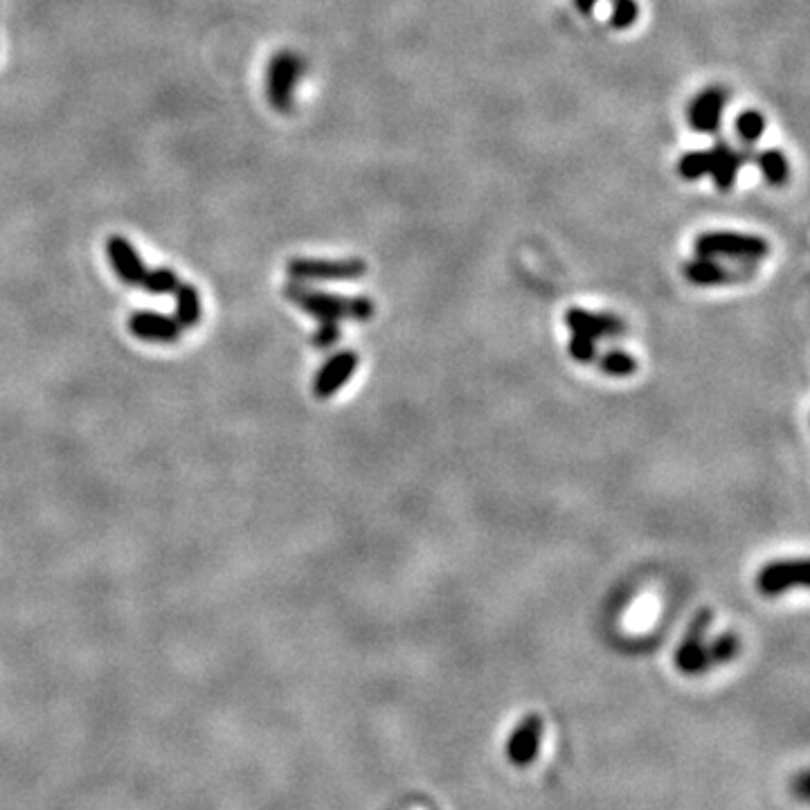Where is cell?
<instances>
[{
    "instance_id": "obj_1",
    "label": "cell",
    "mask_w": 810,
    "mask_h": 810,
    "mask_svg": "<svg viewBox=\"0 0 810 810\" xmlns=\"http://www.w3.org/2000/svg\"><path fill=\"white\" fill-rule=\"evenodd\" d=\"M106 255L111 259L115 275L122 279L124 284L140 286L144 291L167 295L174 293L178 288V277L171 268H147L142 264L138 250L133 248L131 241H126L120 234H115L106 241Z\"/></svg>"
},
{
    "instance_id": "obj_2",
    "label": "cell",
    "mask_w": 810,
    "mask_h": 810,
    "mask_svg": "<svg viewBox=\"0 0 810 810\" xmlns=\"http://www.w3.org/2000/svg\"><path fill=\"white\" fill-rule=\"evenodd\" d=\"M284 295L302 311L313 315L320 324H338L340 320H369L374 315V304L367 297H342L322 291H313L302 284H288Z\"/></svg>"
},
{
    "instance_id": "obj_3",
    "label": "cell",
    "mask_w": 810,
    "mask_h": 810,
    "mask_svg": "<svg viewBox=\"0 0 810 810\" xmlns=\"http://www.w3.org/2000/svg\"><path fill=\"white\" fill-rule=\"evenodd\" d=\"M698 257L714 259H736V261H759L770 252V243L756 234L732 232V230H709L698 234L696 243Z\"/></svg>"
},
{
    "instance_id": "obj_4",
    "label": "cell",
    "mask_w": 810,
    "mask_h": 810,
    "mask_svg": "<svg viewBox=\"0 0 810 810\" xmlns=\"http://www.w3.org/2000/svg\"><path fill=\"white\" fill-rule=\"evenodd\" d=\"M304 75V59L295 50H279L266 68V97L277 113H291L295 86Z\"/></svg>"
},
{
    "instance_id": "obj_5",
    "label": "cell",
    "mask_w": 810,
    "mask_h": 810,
    "mask_svg": "<svg viewBox=\"0 0 810 810\" xmlns=\"http://www.w3.org/2000/svg\"><path fill=\"white\" fill-rule=\"evenodd\" d=\"M288 275L295 279H311V282H349L360 279L367 273V264L360 259H291Z\"/></svg>"
},
{
    "instance_id": "obj_6",
    "label": "cell",
    "mask_w": 810,
    "mask_h": 810,
    "mask_svg": "<svg viewBox=\"0 0 810 810\" xmlns=\"http://www.w3.org/2000/svg\"><path fill=\"white\" fill-rule=\"evenodd\" d=\"M684 277L696 286H718V284H738L752 279L756 268L752 261L745 266H725L716 261L714 257H698L691 259L682 266Z\"/></svg>"
},
{
    "instance_id": "obj_7",
    "label": "cell",
    "mask_w": 810,
    "mask_h": 810,
    "mask_svg": "<svg viewBox=\"0 0 810 810\" xmlns=\"http://www.w3.org/2000/svg\"><path fill=\"white\" fill-rule=\"evenodd\" d=\"M711 624V610L702 608L693 621L689 624L687 635H684L682 644L675 653V664L684 673H698L702 669H707L709 655L705 646V633Z\"/></svg>"
},
{
    "instance_id": "obj_8",
    "label": "cell",
    "mask_w": 810,
    "mask_h": 810,
    "mask_svg": "<svg viewBox=\"0 0 810 810\" xmlns=\"http://www.w3.org/2000/svg\"><path fill=\"white\" fill-rule=\"evenodd\" d=\"M729 93L720 86H711L693 99L689 108V122L696 133H716L723 124V113Z\"/></svg>"
},
{
    "instance_id": "obj_9",
    "label": "cell",
    "mask_w": 810,
    "mask_h": 810,
    "mask_svg": "<svg viewBox=\"0 0 810 810\" xmlns=\"http://www.w3.org/2000/svg\"><path fill=\"white\" fill-rule=\"evenodd\" d=\"M808 583V563L804 558L799 561H781L765 565L759 574V590L765 597H777L790 588H804Z\"/></svg>"
},
{
    "instance_id": "obj_10",
    "label": "cell",
    "mask_w": 810,
    "mask_h": 810,
    "mask_svg": "<svg viewBox=\"0 0 810 810\" xmlns=\"http://www.w3.org/2000/svg\"><path fill=\"white\" fill-rule=\"evenodd\" d=\"M567 327L572 329V333H579L590 340L599 338H619L626 333V324L617 315L610 313H590L585 309H570L565 313Z\"/></svg>"
},
{
    "instance_id": "obj_11",
    "label": "cell",
    "mask_w": 810,
    "mask_h": 810,
    "mask_svg": "<svg viewBox=\"0 0 810 810\" xmlns=\"http://www.w3.org/2000/svg\"><path fill=\"white\" fill-rule=\"evenodd\" d=\"M358 367V356L354 351H340V354L331 356L327 363L320 367L318 376H315L313 392L318 399H331L340 387H345L349 383L351 374L356 372Z\"/></svg>"
},
{
    "instance_id": "obj_12",
    "label": "cell",
    "mask_w": 810,
    "mask_h": 810,
    "mask_svg": "<svg viewBox=\"0 0 810 810\" xmlns=\"http://www.w3.org/2000/svg\"><path fill=\"white\" fill-rule=\"evenodd\" d=\"M747 153L732 149V144L727 140H718L714 144V149L709 151V174L714 176V183L718 189H732L736 183V176L741 167L745 165Z\"/></svg>"
},
{
    "instance_id": "obj_13",
    "label": "cell",
    "mask_w": 810,
    "mask_h": 810,
    "mask_svg": "<svg viewBox=\"0 0 810 810\" xmlns=\"http://www.w3.org/2000/svg\"><path fill=\"white\" fill-rule=\"evenodd\" d=\"M129 329L135 338L151 340V342H165V345H169V342H176L180 338V333H183V327H180L178 320L167 318V315H160V313H151V311L135 313L129 322Z\"/></svg>"
},
{
    "instance_id": "obj_14",
    "label": "cell",
    "mask_w": 810,
    "mask_h": 810,
    "mask_svg": "<svg viewBox=\"0 0 810 810\" xmlns=\"http://www.w3.org/2000/svg\"><path fill=\"white\" fill-rule=\"evenodd\" d=\"M176 295V320L183 329L194 327L201 320L203 306H201V295H198L196 288L192 284H178L174 291Z\"/></svg>"
},
{
    "instance_id": "obj_15",
    "label": "cell",
    "mask_w": 810,
    "mask_h": 810,
    "mask_svg": "<svg viewBox=\"0 0 810 810\" xmlns=\"http://www.w3.org/2000/svg\"><path fill=\"white\" fill-rule=\"evenodd\" d=\"M756 165L763 171L765 180H768L770 185H783L790 176V169H788V160L783 156L781 151L777 149H765L761 151L759 156H756Z\"/></svg>"
},
{
    "instance_id": "obj_16",
    "label": "cell",
    "mask_w": 810,
    "mask_h": 810,
    "mask_svg": "<svg viewBox=\"0 0 810 810\" xmlns=\"http://www.w3.org/2000/svg\"><path fill=\"white\" fill-rule=\"evenodd\" d=\"M594 363L599 365L601 372L610 376H630L637 372V360L621 349L606 351V354L594 358Z\"/></svg>"
},
{
    "instance_id": "obj_17",
    "label": "cell",
    "mask_w": 810,
    "mask_h": 810,
    "mask_svg": "<svg viewBox=\"0 0 810 810\" xmlns=\"http://www.w3.org/2000/svg\"><path fill=\"white\" fill-rule=\"evenodd\" d=\"M734 129L743 142H756L765 131V117L759 111H743L736 117Z\"/></svg>"
},
{
    "instance_id": "obj_18",
    "label": "cell",
    "mask_w": 810,
    "mask_h": 810,
    "mask_svg": "<svg viewBox=\"0 0 810 810\" xmlns=\"http://www.w3.org/2000/svg\"><path fill=\"white\" fill-rule=\"evenodd\" d=\"M678 174L684 180H698L705 174H709V151L684 153L678 162Z\"/></svg>"
},
{
    "instance_id": "obj_19",
    "label": "cell",
    "mask_w": 810,
    "mask_h": 810,
    "mask_svg": "<svg viewBox=\"0 0 810 810\" xmlns=\"http://www.w3.org/2000/svg\"><path fill=\"white\" fill-rule=\"evenodd\" d=\"M637 16H639L637 0H612L610 25L615 27V30H626V27L637 21Z\"/></svg>"
},
{
    "instance_id": "obj_20",
    "label": "cell",
    "mask_w": 810,
    "mask_h": 810,
    "mask_svg": "<svg viewBox=\"0 0 810 810\" xmlns=\"http://www.w3.org/2000/svg\"><path fill=\"white\" fill-rule=\"evenodd\" d=\"M738 651V639L732 633H725L720 635L714 644L707 648V655H709V662H725L729 657H734Z\"/></svg>"
},
{
    "instance_id": "obj_21",
    "label": "cell",
    "mask_w": 810,
    "mask_h": 810,
    "mask_svg": "<svg viewBox=\"0 0 810 810\" xmlns=\"http://www.w3.org/2000/svg\"><path fill=\"white\" fill-rule=\"evenodd\" d=\"M570 354L574 360L588 365V363H594V358H597V345H594V340H590V338L579 336V333H572Z\"/></svg>"
},
{
    "instance_id": "obj_22",
    "label": "cell",
    "mask_w": 810,
    "mask_h": 810,
    "mask_svg": "<svg viewBox=\"0 0 810 810\" xmlns=\"http://www.w3.org/2000/svg\"><path fill=\"white\" fill-rule=\"evenodd\" d=\"M340 340V327L338 324H320V329L315 331L313 342L318 349H329Z\"/></svg>"
},
{
    "instance_id": "obj_23",
    "label": "cell",
    "mask_w": 810,
    "mask_h": 810,
    "mask_svg": "<svg viewBox=\"0 0 810 810\" xmlns=\"http://www.w3.org/2000/svg\"><path fill=\"white\" fill-rule=\"evenodd\" d=\"M597 3H599V0H574V7L579 9V12L588 14V12H592L594 5H597Z\"/></svg>"
}]
</instances>
